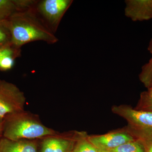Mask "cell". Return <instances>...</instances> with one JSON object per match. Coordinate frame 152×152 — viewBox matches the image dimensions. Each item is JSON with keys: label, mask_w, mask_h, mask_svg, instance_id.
I'll use <instances>...</instances> for the list:
<instances>
[{"label": "cell", "mask_w": 152, "mask_h": 152, "mask_svg": "<svg viewBox=\"0 0 152 152\" xmlns=\"http://www.w3.org/2000/svg\"><path fill=\"white\" fill-rule=\"evenodd\" d=\"M7 21L11 43L17 49L34 41H44L49 44L58 42L53 33L31 11L16 12Z\"/></svg>", "instance_id": "1"}, {"label": "cell", "mask_w": 152, "mask_h": 152, "mask_svg": "<svg viewBox=\"0 0 152 152\" xmlns=\"http://www.w3.org/2000/svg\"><path fill=\"white\" fill-rule=\"evenodd\" d=\"M56 134V131L43 124L37 115L25 110L4 119L3 137L12 140H37Z\"/></svg>", "instance_id": "2"}, {"label": "cell", "mask_w": 152, "mask_h": 152, "mask_svg": "<svg viewBox=\"0 0 152 152\" xmlns=\"http://www.w3.org/2000/svg\"><path fill=\"white\" fill-rule=\"evenodd\" d=\"M114 114L124 118L128 124L129 134L142 143L152 141V112L134 109L129 106H115Z\"/></svg>", "instance_id": "3"}, {"label": "cell", "mask_w": 152, "mask_h": 152, "mask_svg": "<svg viewBox=\"0 0 152 152\" xmlns=\"http://www.w3.org/2000/svg\"><path fill=\"white\" fill-rule=\"evenodd\" d=\"M24 94L13 83L0 80V117L3 119L8 115L24 111Z\"/></svg>", "instance_id": "4"}, {"label": "cell", "mask_w": 152, "mask_h": 152, "mask_svg": "<svg viewBox=\"0 0 152 152\" xmlns=\"http://www.w3.org/2000/svg\"><path fill=\"white\" fill-rule=\"evenodd\" d=\"M88 140L99 151H110L135 139L128 133L117 132L87 137Z\"/></svg>", "instance_id": "5"}, {"label": "cell", "mask_w": 152, "mask_h": 152, "mask_svg": "<svg viewBox=\"0 0 152 152\" xmlns=\"http://www.w3.org/2000/svg\"><path fill=\"white\" fill-rule=\"evenodd\" d=\"M70 0H45L40 4L39 9L52 24H57L70 5Z\"/></svg>", "instance_id": "6"}, {"label": "cell", "mask_w": 152, "mask_h": 152, "mask_svg": "<svg viewBox=\"0 0 152 152\" xmlns=\"http://www.w3.org/2000/svg\"><path fill=\"white\" fill-rule=\"evenodd\" d=\"M125 14L133 21L152 19V0H126Z\"/></svg>", "instance_id": "7"}, {"label": "cell", "mask_w": 152, "mask_h": 152, "mask_svg": "<svg viewBox=\"0 0 152 152\" xmlns=\"http://www.w3.org/2000/svg\"><path fill=\"white\" fill-rule=\"evenodd\" d=\"M76 140L59 134L48 136L43 138L40 152H70Z\"/></svg>", "instance_id": "8"}, {"label": "cell", "mask_w": 152, "mask_h": 152, "mask_svg": "<svg viewBox=\"0 0 152 152\" xmlns=\"http://www.w3.org/2000/svg\"><path fill=\"white\" fill-rule=\"evenodd\" d=\"M37 140L14 141L3 137L0 140V152H39Z\"/></svg>", "instance_id": "9"}, {"label": "cell", "mask_w": 152, "mask_h": 152, "mask_svg": "<svg viewBox=\"0 0 152 152\" xmlns=\"http://www.w3.org/2000/svg\"><path fill=\"white\" fill-rule=\"evenodd\" d=\"M33 3L24 0H0V22L7 20L14 13L27 8Z\"/></svg>", "instance_id": "10"}, {"label": "cell", "mask_w": 152, "mask_h": 152, "mask_svg": "<svg viewBox=\"0 0 152 152\" xmlns=\"http://www.w3.org/2000/svg\"><path fill=\"white\" fill-rule=\"evenodd\" d=\"M148 50L152 55V39L150 41ZM139 79L147 88L152 87V56L148 62L142 67Z\"/></svg>", "instance_id": "11"}, {"label": "cell", "mask_w": 152, "mask_h": 152, "mask_svg": "<svg viewBox=\"0 0 152 152\" xmlns=\"http://www.w3.org/2000/svg\"><path fill=\"white\" fill-rule=\"evenodd\" d=\"M110 152H146L145 147L139 141H132L121 145L114 149L109 151Z\"/></svg>", "instance_id": "12"}, {"label": "cell", "mask_w": 152, "mask_h": 152, "mask_svg": "<svg viewBox=\"0 0 152 152\" xmlns=\"http://www.w3.org/2000/svg\"><path fill=\"white\" fill-rule=\"evenodd\" d=\"M72 152H99L98 150L88 140L87 138L77 139V143Z\"/></svg>", "instance_id": "13"}, {"label": "cell", "mask_w": 152, "mask_h": 152, "mask_svg": "<svg viewBox=\"0 0 152 152\" xmlns=\"http://www.w3.org/2000/svg\"><path fill=\"white\" fill-rule=\"evenodd\" d=\"M7 20L0 22V46H1L11 43L10 32Z\"/></svg>", "instance_id": "14"}, {"label": "cell", "mask_w": 152, "mask_h": 152, "mask_svg": "<svg viewBox=\"0 0 152 152\" xmlns=\"http://www.w3.org/2000/svg\"><path fill=\"white\" fill-rule=\"evenodd\" d=\"M137 110L152 112V99L146 92L142 93Z\"/></svg>", "instance_id": "15"}, {"label": "cell", "mask_w": 152, "mask_h": 152, "mask_svg": "<svg viewBox=\"0 0 152 152\" xmlns=\"http://www.w3.org/2000/svg\"><path fill=\"white\" fill-rule=\"evenodd\" d=\"M18 49L15 48L11 43L1 47L0 48V61L4 57L6 56H12L16 57L19 53Z\"/></svg>", "instance_id": "16"}, {"label": "cell", "mask_w": 152, "mask_h": 152, "mask_svg": "<svg viewBox=\"0 0 152 152\" xmlns=\"http://www.w3.org/2000/svg\"><path fill=\"white\" fill-rule=\"evenodd\" d=\"M15 57L8 56L4 57L0 61V70L7 71L13 66Z\"/></svg>", "instance_id": "17"}, {"label": "cell", "mask_w": 152, "mask_h": 152, "mask_svg": "<svg viewBox=\"0 0 152 152\" xmlns=\"http://www.w3.org/2000/svg\"><path fill=\"white\" fill-rule=\"evenodd\" d=\"M142 144L145 147L146 152H152V141Z\"/></svg>", "instance_id": "18"}, {"label": "cell", "mask_w": 152, "mask_h": 152, "mask_svg": "<svg viewBox=\"0 0 152 152\" xmlns=\"http://www.w3.org/2000/svg\"><path fill=\"white\" fill-rule=\"evenodd\" d=\"M4 119L0 117V140L3 137Z\"/></svg>", "instance_id": "19"}, {"label": "cell", "mask_w": 152, "mask_h": 152, "mask_svg": "<svg viewBox=\"0 0 152 152\" xmlns=\"http://www.w3.org/2000/svg\"><path fill=\"white\" fill-rule=\"evenodd\" d=\"M147 95L152 99V87H151L149 88L148 89V91H146Z\"/></svg>", "instance_id": "20"}, {"label": "cell", "mask_w": 152, "mask_h": 152, "mask_svg": "<svg viewBox=\"0 0 152 152\" xmlns=\"http://www.w3.org/2000/svg\"><path fill=\"white\" fill-rule=\"evenodd\" d=\"M99 152H110L109 151H99Z\"/></svg>", "instance_id": "21"}, {"label": "cell", "mask_w": 152, "mask_h": 152, "mask_svg": "<svg viewBox=\"0 0 152 152\" xmlns=\"http://www.w3.org/2000/svg\"><path fill=\"white\" fill-rule=\"evenodd\" d=\"M2 46H0V48H1V47H2Z\"/></svg>", "instance_id": "22"}]
</instances>
